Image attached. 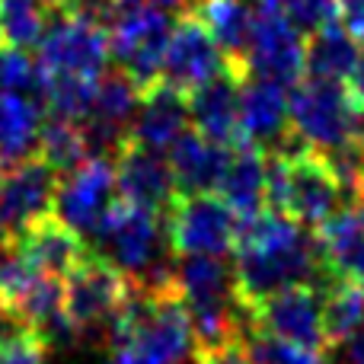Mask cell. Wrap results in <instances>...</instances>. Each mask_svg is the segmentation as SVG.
<instances>
[{
  "label": "cell",
  "mask_w": 364,
  "mask_h": 364,
  "mask_svg": "<svg viewBox=\"0 0 364 364\" xmlns=\"http://www.w3.org/2000/svg\"><path fill=\"white\" fill-rule=\"evenodd\" d=\"M329 272L323 265L316 233L278 211H262L259 218L240 224V240L233 250V284L243 314L252 304L291 284H326Z\"/></svg>",
  "instance_id": "6da1fadb"
},
{
  "label": "cell",
  "mask_w": 364,
  "mask_h": 364,
  "mask_svg": "<svg viewBox=\"0 0 364 364\" xmlns=\"http://www.w3.org/2000/svg\"><path fill=\"white\" fill-rule=\"evenodd\" d=\"M106 333L122 364H182L195 355L192 326L173 284L141 288L132 282V294Z\"/></svg>",
  "instance_id": "7a4b0ae2"
},
{
  "label": "cell",
  "mask_w": 364,
  "mask_h": 364,
  "mask_svg": "<svg viewBox=\"0 0 364 364\" xmlns=\"http://www.w3.org/2000/svg\"><path fill=\"white\" fill-rule=\"evenodd\" d=\"M93 243L100 256H106L141 288H170L173 284L176 252L170 250V240H166L164 214L119 198L100 224Z\"/></svg>",
  "instance_id": "3957f363"
},
{
  "label": "cell",
  "mask_w": 364,
  "mask_h": 364,
  "mask_svg": "<svg viewBox=\"0 0 364 364\" xmlns=\"http://www.w3.org/2000/svg\"><path fill=\"white\" fill-rule=\"evenodd\" d=\"M291 90L294 93L288 96V125L310 151L329 157L352 144L361 106L355 102L348 83L304 77Z\"/></svg>",
  "instance_id": "277c9868"
},
{
  "label": "cell",
  "mask_w": 364,
  "mask_h": 364,
  "mask_svg": "<svg viewBox=\"0 0 364 364\" xmlns=\"http://www.w3.org/2000/svg\"><path fill=\"white\" fill-rule=\"evenodd\" d=\"M173 16L154 10L144 0H119L112 26H109V51L119 70H125L141 90L160 83L166 42L173 32Z\"/></svg>",
  "instance_id": "5b68a950"
},
{
  "label": "cell",
  "mask_w": 364,
  "mask_h": 364,
  "mask_svg": "<svg viewBox=\"0 0 364 364\" xmlns=\"http://www.w3.org/2000/svg\"><path fill=\"white\" fill-rule=\"evenodd\" d=\"M170 250L176 256H230L240 240V218L218 198L205 195H176L164 211Z\"/></svg>",
  "instance_id": "8992f818"
},
{
  "label": "cell",
  "mask_w": 364,
  "mask_h": 364,
  "mask_svg": "<svg viewBox=\"0 0 364 364\" xmlns=\"http://www.w3.org/2000/svg\"><path fill=\"white\" fill-rule=\"evenodd\" d=\"M132 294V278L115 269L106 256L87 252L83 262L64 278V310L77 339L93 329H109Z\"/></svg>",
  "instance_id": "52a82bcc"
},
{
  "label": "cell",
  "mask_w": 364,
  "mask_h": 364,
  "mask_svg": "<svg viewBox=\"0 0 364 364\" xmlns=\"http://www.w3.org/2000/svg\"><path fill=\"white\" fill-rule=\"evenodd\" d=\"M250 333H265L272 339L304 348L329 352V336L323 323V294L316 284H291L246 310Z\"/></svg>",
  "instance_id": "ba28073f"
},
{
  "label": "cell",
  "mask_w": 364,
  "mask_h": 364,
  "mask_svg": "<svg viewBox=\"0 0 364 364\" xmlns=\"http://www.w3.org/2000/svg\"><path fill=\"white\" fill-rule=\"evenodd\" d=\"M119 201V182L115 166L109 157H87L77 170L64 173L55 192V214L58 220L77 230L83 240H93L106 214Z\"/></svg>",
  "instance_id": "9c48e42d"
},
{
  "label": "cell",
  "mask_w": 364,
  "mask_h": 364,
  "mask_svg": "<svg viewBox=\"0 0 364 364\" xmlns=\"http://www.w3.org/2000/svg\"><path fill=\"white\" fill-rule=\"evenodd\" d=\"M112 58L109 51V29L83 19L58 13L48 23L42 42H38V64L55 77H83L100 80L106 74V64Z\"/></svg>",
  "instance_id": "30bf717a"
},
{
  "label": "cell",
  "mask_w": 364,
  "mask_h": 364,
  "mask_svg": "<svg viewBox=\"0 0 364 364\" xmlns=\"http://www.w3.org/2000/svg\"><path fill=\"white\" fill-rule=\"evenodd\" d=\"M58 182L61 173L38 154L0 173V243H13L32 220L51 214Z\"/></svg>",
  "instance_id": "8fae6325"
},
{
  "label": "cell",
  "mask_w": 364,
  "mask_h": 364,
  "mask_svg": "<svg viewBox=\"0 0 364 364\" xmlns=\"http://www.w3.org/2000/svg\"><path fill=\"white\" fill-rule=\"evenodd\" d=\"M246 74L272 80L278 87L291 90L307 74V42L304 36L282 19L278 13L259 6L252 38L246 48Z\"/></svg>",
  "instance_id": "7c38bea8"
},
{
  "label": "cell",
  "mask_w": 364,
  "mask_h": 364,
  "mask_svg": "<svg viewBox=\"0 0 364 364\" xmlns=\"http://www.w3.org/2000/svg\"><path fill=\"white\" fill-rule=\"evenodd\" d=\"M227 68H230V64H227V55L211 38L208 26L201 23L195 13L192 16H179L176 26H173V32H170V42H166L160 80L182 90V93L188 96L192 90L205 87L208 80L224 74Z\"/></svg>",
  "instance_id": "4fadbf2b"
},
{
  "label": "cell",
  "mask_w": 364,
  "mask_h": 364,
  "mask_svg": "<svg viewBox=\"0 0 364 364\" xmlns=\"http://www.w3.org/2000/svg\"><path fill=\"white\" fill-rule=\"evenodd\" d=\"M112 166H115V182H119L122 201H132V205L164 214L173 205V198L179 195L170 160L164 154L151 151V147L125 141L122 151L112 157Z\"/></svg>",
  "instance_id": "5bb4252c"
},
{
  "label": "cell",
  "mask_w": 364,
  "mask_h": 364,
  "mask_svg": "<svg viewBox=\"0 0 364 364\" xmlns=\"http://www.w3.org/2000/svg\"><path fill=\"white\" fill-rule=\"evenodd\" d=\"M10 246L23 256V262L32 272L55 275V278H68L90 252L87 240L77 230H70L64 220H58L55 214H45V218L32 220Z\"/></svg>",
  "instance_id": "9a60e30c"
},
{
  "label": "cell",
  "mask_w": 364,
  "mask_h": 364,
  "mask_svg": "<svg viewBox=\"0 0 364 364\" xmlns=\"http://www.w3.org/2000/svg\"><path fill=\"white\" fill-rule=\"evenodd\" d=\"M243 77L246 70L227 68L224 74L188 93V119H192L195 132L224 147L243 141L240 138V83Z\"/></svg>",
  "instance_id": "2e32d148"
},
{
  "label": "cell",
  "mask_w": 364,
  "mask_h": 364,
  "mask_svg": "<svg viewBox=\"0 0 364 364\" xmlns=\"http://www.w3.org/2000/svg\"><path fill=\"white\" fill-rule=\"evenodd\" d=\"M288 93L284 87L246 74L240 83V138L272 151L288 138Z\"/></svg>",
  "instance_id": "e0dca14e"
},
{
  "label": "cell",
  "mask_w": 364,
  "mask_h": 364,
  "mask_svg": "<svg viewBox=\"0 0 364 364\" xmlns=\"http://www.w3.org/2000/svg\"><path fill=\"white\" fill-rule=\"evenodd\" d=\"M188 122H192L188 119V96L160 80L141 93V106L132 122L128 141L151 147L157 154H166L188 132Z\"/></svg>",
  "instance_id": "ac0fdd59"
},
{
  "label": "cell",
  "mask_w": 364,
  "mask_h": 364,
  "mask_svg": "<svg viewBox=\"0 0 364 364\" xmlns=\"http://www.w3.org/2000/svg\"><path fill=\"white\" fill-rule=\"evenodd\" d=\"M214 195L237 214L240 224L269 211V205H265V151L262 147L250 144V141L233 144L227 170L220 176V186Z\"/></svg>",
  "instance_id": "d6986e66"
},
{
  "label": "cell",
  "mask_w": 364,
  "mask_h": 364,
  "mask_svg": "<svg viewBox=\"0 0 364 364\" xmlns=\"http://www.w3.org/2000/svg\"><path fill=\"white\" fill-rule=\"evenodd\" d=\"M166 160H170L179 195H205L218 192L227 160H230V147L218 144V141L205 138L198 132H186L166 151Z\"/></svg>",
  "instance_id": "ffe728a7"
},
{
  "label": "cell",
  "mask_w": 364,
  "mask_h": 364,
  "mask_svg": "<svg viewBox=\"0 0 364 364\" xmlns=\"http://www.w3.org/2000/svg\"><path fill=\"white\" fill-rule=\"evenodd\" d=\"M316 243L329 275L364 284V224L358 214L342 208L316 230Z\"/></svg>",
  "instance_id": "44dd1931"
},
{
  "label": "cell",
  "mask_w": 364,
  "mask_h": 364,
  "mask_svg": "<svg viewBox=\"0 0 364 364\" xmlns=\"http://www.w3.org/2000/svg\"><path fill=\"white\" fill-rule=\"evenodd\" d=\"M45 125V106L23 96L0 93V173L38 154V134Z\"/></svg>",
  "instance_id": "7402d4cb"
},
{
  "label": "cell",
  "mask_w": 364,
  "mask_h": 364,
  "mask_svg": "<svg viewBox=\"0 0 364 364\" xmlns=\"http://www.w3.org/2000/svg\"><path fill=\"white\" fill-rule=\"evenodd\" d=\"M195 16L208 26L211 38L227 55V64L246 70V48L256 26V10L250 6V0H201Z\"/></svg>",
  "instance_id": "603a6c76"
},
{
  "label": "cell",
  "mask_w": 364,
  "mask_h": 364,
  "mask_svg": "<svg viewBox=\"0 0 364 364\" xmlns=\"http://www.w3.org/2000/svg\"><path fill=\"white\" fill-rule=\"evenodd\" d=\"M361 42L346 29V26L333 23L326 29L314 32L307 42V77L316 80H333L348 83L361 61Z\"/></svg>",
  "instance_id": "cb8c5ba5"
},
{
  "label": "cell",
  "mask_w": 364,
  "mask_h": 364,
  "mask_svg": "<svg viewBox=\"0 0 364 364\" xmlns=\"http://www.w3.org/2000/svg\"><path fill=\"white\" fill-rule=\"evenodd\" d=\"M320 294L329 346H342L364 326V284L329 278L326 284H320Z\"/></svg>",
  "instance_id": "d4e9b609"
},
{
  "label": "cell",
  "mask_w": 364,
  "mask_h": 364,
  "mask_svg": "<svg viewBox=\"0 0 364 364\" xmlns=\"http://www.w3.org/2000/svg\"><path fill=\"white\" fill-rule=\"evenodd\" d=\"M38 157L51 164L58 173H70L90 157L87 138H83L80 122L70 119H55L45 115L42 134H38Z\"/></svg>",
  "instance_id": "484cf974"
},
{
  "label": "cell",
  "mask_w": 364,
  "mask_h": 364,
  "mask_svg": "<svg viewBox=\"0 0 364 364\" xmlns=\"http://www.w3.org/2000/svg\"><path fill=\"white\" fill-rule=\"evenodd\" d=\"M45 90H48V70L26 48L0 45V93L23 96L45 106Z\"/></svg>",
  "instance_id": "4316f807"
},
{
  "label": "cell",
  "mask_w": 364,
  "mask_h": 364,
  "mask_svg": "<svg viewBox=\"0 0 364 364\" xmlns=\"http://www.w3.org/2000/svg\"><path fill=\"white\" fill-rule=\"evenodd\" d=\"M42 0H0V42L13 48H38L45 29H48V13Z\"/></svg>",
  "instance_id": "83f0119b"
},
{
  "label": "cell",
  "mask_w": 364,
  "mask_h": 364,
  "mask_svg": "<svg viewBox=\"0 0 364 364\" xmlns=\"http://www.w3.org/2000/svg\"><path fill=\"white\" fill-rule=\"evenodd\" d=\"M93 96H96V80L48 74V90H45V112L55 115V119L87 122L90 109H93Z\"/></svg>",
  "instance_id": "f1b7e54d"
},
{
  "label": "cell",
  "mask_w": 364,
  "mask_h": 364,
  "mask_svg": "<svg viewBox=\"0 0 364 364\" xmlns=\"http://www.w3.org/2000/svg\"><path fill=\"white\" fill-rule=\"evenodd\" d=\"M259 6L288 19L301 36H314V32L339 23V4L336 0H259Z\"/></svg>",
  "instance_id": "f546056e"
},
{
  "label": "cell",
  "mask_w": 364,
  "mask_h": 364,
  "mask_svg": "<svg viewBox=\"0 0 364 364\" xmlns=\"http://www.w3.org/2000/svg\"><path fill=\"white\" fill-rule=\"evenodd\" d=\"M246 352H250L252 364H326V352L320 348L291 346V342L272 339L265 333L246 336Z\"/></svg>",
  "instance_id": "4dcf8cb0"
},
{
  "label": "cell",
  "mask_w": 364,
  "mask_h": 364,
  "mask_svg": "<svg viewBox=\"0 0 364 364\" xmlns=\"http://www.w3.org/2000/svg\"><path fill=\"white\" fill-rule=\"evenodd\" d=\"M45 339L32 329L0 339V364H45Z\"/></svg>",
  "instance_id": "1f68e13d"
},
{
  "label": "cell",
  "mask_w": 364,
  "mask_h": 364,
  "mask_svg": "<svg viewBox=\"0 0 364 364\" xmlns=\"http://www.w3.org/2000/svg\"><path fill=\"white\" fill-rule=\"evenodd\" d=\"M55 10L64 13V16H74V19H83V23L109 29L115 13H119V0H58Z\"/></svg>",
  "instance_id": "d6a6232c"
},
{
  "label": "cell",
  "mask_w": 364,
  "mask_h": 364,
  "mask_svg": "<svg viewBox=\"0 0 364 364\" xmlns=\"http://www.w3.org/2000/svg\"><path fill=\"white\" fill-rule=\"evenodd\" d=\"M192 364H252V358L246 352V339H233V342H220V346L195 348Z\"/></svg>",
  "instance_id": "836d02e7"
},
{
  "label": "cell",
  "mask_w": 364,
  "mask_h": 364,
  "mask_svg": "<svg viewBox=\"0 0 364 364\" xmlns=\"http://www.w3.org/2000/svg\"><path fill=\"white\" fill-rule=\"evenodd\" d=\"M336 4H339L342 26L364 45V0H336Z\"/></svg>",
  "instance_id": "e575fe53"
},
{
  "label": "cell",
  "mask_w": 364,
  "mask_h": 364,
  "mask_svg": "<svg viewBox=\"0 0 364 364\" xmlns=\"http://www.w3.org/2000/svg\"><path fill=\"white\" fill-rule=\"evenodd\" d=\"M144 4H151L154 10L166 13V16H192L195 10H198L201 0H144Z\"/></svg>",
  "instance_id": "d590c367"
},
{
  "label": "cell",
  "mask_w": 364,
  "mask_h": 364,
  "mask_svg": "<svg viewBox=\"0 0 364 364\" xmlns=\"http://www.w3.org/2000/svg\"><path fill=\"white\" fill-rule=\"evenodd\" d=\"M348 90H352V96H355V102L364 109V55H361V61H358V68H355V74H352V80H348Z\"/></svg>",
  "instance_id": "8d00e7d4"
},
{
  "label": "cell",
  "mask_w": 364,
  "mask_h": 364,
  "mask_svg": "<svg viewBox=\"0 0 364 364\" xmlns=\"http://www.w3.org/2000/svg\"><path fill=\"white\" fill-rule=\"evenodd\" d=\"M348 364H364V326L348 339Z\"/></svg>",
  "instance_id": "74e56055"
},
{
  "label": "cell",
  "mask_w": 364,
  "mask_h": 364,
  "mask_svg": "<svg viewBox=\"0 0 364 364\" xmlns=\"http://www.w3.org/2000/svg\"><path fill=\"white\" fill-rule=\"evenodd\" d=\"M355 141H358V147L364 151V109L358 112V128H355Z\"/></svg>",
  "instance_id": "f35d334b"
},
{
  "label": "cell",
  "mask_w": 364,
  "mask_h": 364,
  "mask_svg": "<svg viewBox=\"0 0 364 364\" xmlns=\"http://www.w3.org/2000/svg\"><path fill=\"white\" fill-rule=\"evenodd\" d=\"M355 214H358V220H361V224H364V186H361L358 198H355Z\"/></svg>",
  "instance_id": "ab89813d"
},
{
  "label": "cell",
  "mask_w": 364,
  "mask_h": 364,
  "mask_svg": "<svg viewBox=\"0 0 364 364\" xmlns=\"http://www.w3.org/2000/svg\"><path fill=\"white\" fill-rule=\"evenodd\" d=\"M102 364H122V361H119V355H109V358L102 361Z\"/></svg>",
  "instance_id": "60d3db41"
},
{
  "label": "cell",
  "mask_w": 364,
  "mask_h": 364,
  "mask_svg": "<svg viewBox=\"0 0 364 364\" xmlns=\"http://www.w3.org/2000/svg\"><path fill=\"white\" fill-rule=\"evenodd\" d=\"M42 4H48V6H58V0H42Z\"/></svg>",
  "instance_id": "b9f144b4"
},
{
  "label": "cell",
  "mask_w": 364,
  "mask_h": 364,
  "mask_svg": "<svg viewBox=\"0 0 364 364\" xmlns=\"http://www.w3.org/2000/svg\"><path fill=\"white\" fill-rule=\"evenodd\" d=\"M0 252H4V243H0Z\"/></svg>",
  "instance_id": "7bdbcfd3"
}]
</instances>
